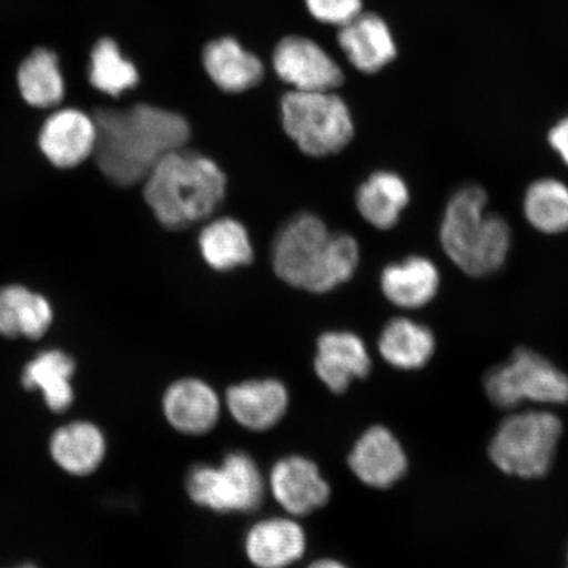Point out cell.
Instances as JSON below:
<instances>
[{"instance_id": "1", "label": "cell", "mask_w": 568, "mask_h": 568, "mask_svg": "<svg viewBox=\"0 0 568 568\" xmlns=\"http://www.w3.org/2000/svg\"><path fill=\"white\" fill-rule=\"evenodd\" d=\"M94 120L98 168L119 186L144 182L162 159L186 146L191 134L180 113L151 104L99 109Z\"/></svg>"}, {"instance_id": "2", "label": "cell", "mask_w": 568, "mask_h": 568, "mask_svg": "<svg viewBox=\"0 0 568 568\" xmlns=\"http://www.w3.org/2000/svg\"><path fill=\"white\" fill-rule=\"evenodd\" d=\"M359 264L357 240L331 233L322 219L303 213L275 239L273 267L283 282L324 294L349 281Z\"/></svg>"}, {"instance_id": "3", "label": "cell", "mask_w": 568, "mask_h": 568, "mask_svg": "<svg viewBox=\"0 0 568 568\" xmlns=\"http://www.w3.org/2000/svg\"><path fill=\"white\" fill-rule=\"evenodd\" d=\"M225 191L226 176L217 163L184 148L162 159L144 181L145 202L169 230L210 217Z\"/></svg>"}, {"instance_id": "4", "label": "cell", "mask_w": 568, "mask_h": 568, "mask_svg": "<svg viewBox=\"0 0 568 568\" xmlns=\"http://www.w3.org/2000/svg\"><path fill=\"white\" fill-rule=\"evenodd\" d=\"M487 202L486 191L475 184L458 190L446 205L439 230L447 257L471 276L496 273L509 253V225L487 212Z\"/></svg>"}, {"instance_id": "5", "label": "cell", "mask_w": 568, "mask_h": 568, "mask_svg": "<svg viewBox=\"0 0 568 568\" xmlns=\"http://www.w3.org/2000/svg\"><path fill=\"white\" fill-rule=\"evenodd\" d=\"M281 116L288 138L311 158L339 153L354 138L352 113L333 91H290Z\"/></svg>"}, {"instance_id": "6", "label": "cell", "mask_w": 568, "mask_h": 568, "mask_svg": "<svg viewBox=\"0 0 568 568\" xmlns=\"http://www.w3.org/2000/svg\"><path fill=\"white\" fill-rule=\"evenodd\" d=\"M562 432V423L550 412L510 415L499 425L489 444V458L508 475L541 478L550 470Z\"/></svg>"}, {"instance_id": "7", "label": "cell", "mask_w": 568, "mask_h": 568, "mask_svg": "<svg viewBox=\"0 0 568 568\" xmlns=\"http://www.w3.org/2000/svg\"><path fill=\"white\" fill-rule=\"evenodd\" d=\"M266 488L257 462L245 452L226 454L219 465H196L186 480L190 499L217 514L252 513L264 500Z\"/></svg>"}, {"instance_id": "8", "label": "cell", "mask_w": 568, "mask_h": 568, "mask_svg": "<svg viewBox=\"0 0 568 568\" xmlns=\"http://www.w3.org/2000/svg\"><path fill=\"white\" fill-rule=\"evenodd\" d=\"M486 394L496 407L513 409L525 402L567 404L568 376L548 358L529 349H518L507 364L486 376Z\"/></svg>"}, {"instance_id": "9", "label": "cell", "mask_w": 568, "mask_h": 568, "mask_svg": "<svg viewBox=\"0 0 568 568\" xmlns=\"http://www.w3.org/2000/svg\"><path fill=\"white\" fill-rule=\"evenodd\" d=\"M276 74L294 91H335L344 82V71L317 42L290 36L275 47Z\"/></svg>"}, {"instance_id": "10", "label": "cell", "mask_w": 568, "mask_h": 568, "mask_svg": "<svg viewBox=\"0 0 568 568\" xmlns=\"http://www.w3.org/2000/svg\"><path fill=\"white\" fill-rule=\"evenodd\" d=\"M267 488L288 516L303 517L323 508L331 486L314 460L287 456L276 460L266 479Z\"/></svg>"}, {"instance_id": "11", "label": "cell", "mask_w": 568, "mask_h": 568, "mask_svg": "<svg viewBox=\"0 0 568 568\" xmlns=\"http://www.w3.org/2000/svg\"><path fill=\"white\" fill-rule=\"evenodd\" d=\"M223 402L210 383L182 378L170 385L162 396V414L174 430L186 436H203L215 429Z\"/></svg>"}, {"instance_id": "12", "label": "cell", "mask_w": 568, "mask_h": 568, "mask_svg": "<svg viewBox=\"0 0 568 568\" xmlns=\"http://www.w3.org/2000/svg\"><path fill=\"white\" fill-rule=\"evenodd\" d=\"M38 141L41 153L53 166L74 169L94 155L95 120L75 109L57 111L42 124Z\"/></svg>"}, {"instance_id": "13", "label": "cell", "mask_w": 568, "mask_h": 568, "mask_svg": "<svg viewBox=\"0 0 568 568\" xmlns=\"http://www.w3.org/2000/svg\"><path fill=\"white\" fill-rule=\"evenodd\" d=\"M352 473L364 485L389 488L407 473L408 459L399 439L385 426H373L355 442L347 458Z\"/></svg>"}, {"instance_id": "14", "label": "cell", "mask_w": 568, "mask_h": 568, "mask_svg": "<svg viewBox=\"0 0 568 568\" xmlns=\"http://www.w3.org/2000/svg\"><path fill=\"white\" fill-rule=\"evenodd\" d=\"M224 406L244 429L267 432L286 416L290 394L278 379H251L226 389Z\"/></svg>"}, {"instance_id": "15", "label": "cell", "mask_w": 568, "mask_h": 568, "mask_svg": "<svg viewBox=\"0 0 568 568\" xmlns=\"http://www.w3.org/2000/svg\"><path fill=\"white\" fill-rule=\"evenodd\" d=\"M244 551L255 568H288L307 551V532L296 517H267L247 530Z\"/></svg>"}, {"instance_id": "16", "label": "cell", "mask_w": 568, "mask_h": 568, "mask_svg": "<svg viewBox=\"0 0 568 568\" xmlns=\"http://www.w3.org/2000/svg\"><path fill=\"white\" fill-rule=\"evenodd\" d=\"M372 371V358L362 338L345 331L326 332L317 339L315 373L332 393L343 394Z\"/></svg>"}, {"instance_id": "17", "label": "cell", "mask_w": 568, "mask_h": 568, "mask_svg": "<svg viewBox=\"0 0 568 568\" xmlns=\"http://www.w3.org/2000/svg\"><path fill=\"white\" fill-rule=\"evenodd\" d=\"M48 453L62 473L84 478L103 465L106 439L97 424L75 420L63 424L52 432L48 442Z\"/></svg>"}, {"instance_id": "18", "label": "cell", "mask_w": 568, "mask_h": 568, "mask_svg": "<svg viewBox=\"0 0 568 568\" xmlns=\"http://www.w3.org/2000/svg\"><path fill=\"white\" fill-rule=\"evenodd\" d=\"M337 39L346 59L365 74L378 73L397 54L393 33L386 21L375 13L361 12L339 27Z\"/></svg>"}, {"instance_id": "19", "label": "cell", "mask_w": 568, "mask_h": 568, "mask_svg": "<svg viewBox=\"0 0 568 568\" xmlns=\"http://www.w3.org/2000/svg\"><path fill=\"white\" fill-rule=\"evenodd\" d=\"M75 361L61 349H47L27 362L20 375L21 387L40 393L52 414H65L75 400Z\"/></svg>"}, {"instance_id": "20", "label": "cell", "mask_w": 568, "mask_h": 568, "mask_svg": "<svg viewBox=\"0 0 568 568\" xmlns=\"http://www.w3.org/2000/svg\"><path fill=\"white\" fill-rule=\"evenodd\" d=\"M54 312L44 295L9 284L0 287V336L39 341L52 328Z\"/></svg>"}, {"instance_id": "21", "label": "cell", "mask_w": 568, "mask_h": 568, "mask_svg": "<svg viewBox=\"0 0 568 568\" xmlns=\"http://www.w3.org/2000/svg\"><path fill=\"white\" fill-rule=\"evenodd\" d=\"M439 272L435 262L414 255L383 270L381 288L389 303L403 310H418L438 293Z\"/></svg>"}, {"instance_id": "22", "label": "cell", "mask_w": 568, "mask_h": 568, "mask_svg": "<svg viewBox=\"0 0 568 568\" xmlns=\"http://www.w3.org/2000/svg\"><path fill=\"white\" fill-rule=\"evenodd\" d=\"M203 65L212 82L232 94L257 87L265 75L258 57L232 38L211 41L203 52Z\"/></svg>"}, {"instance_id": "23", "label": "cell", "mask_w": 568, "mask_h": 568, "mask_svg": "<svg viewBox=\"0 0 568 568\" xmlns=\"http://www.w3.org/2000/svg\"><path fill=\"white\" fill-rule=\"evenodd\" d=\"M358 212L374 229L388 231L399 223L409 203V189L400 175L376 172L361 184L357 191Z\"/></svg>"}, {"instance_id": "24", "label": "cell", "mask_w": 568, "mask_h": 568, "mask_svg": "<svg viewBox=\"0 0 568 568\" xmlns=\"http://www.w3.org/2000/svg\"><path fill=\"white\" fill-rule=\"evenodd\" d=\"M378 347L388 365L399 371H417L435 354L436 338L428 326L396 317L382 331Z\"/></svg>"}, {"instance_id": "25", "label": "cell", "mask_w": 568, "mask_h": 568, "mask_svg": "<svg viewBox=\"0 0 568 568\" xmlns=\"http://www.w3.org/2000/svg\"><path fill=\"white\" fill-rule=\"evenodd\" d=\"M202 257L217 272L251 264L253 246L243 224L232 217L213 220L199 236Z\"/></svg>"}, {"instance_id": "26", "label": "cell", "mask_w": 568, "mask_h": 568, "mask_svg": "<svg viewBox=\"0 0 568 568\" xmlns=\"http://www.w3.org/2000/svg\"><path fill=\"white\" fill-rule=\"evenodd\" d=\"M18 87L24 101L36 109H52L65 97L59 59L49 49H36L21 62Z\"/></svg>"}, {"instance_id": "27", "label": "cell", "mask_w": 568, "mask_h": 568, "mask_svg": "<svg viewBox=\"0 0 568 568\" xmlns=\"http://www.w3.org/2000/svg\"><path fill=\"white\" fill-rule=\"evenodd\" d=\"M524 213L538 232L559 234L568 231V187L554 178L531 183L524 197Z\"/></svg>"}, {"instance_id": "28", "label": "cell", "mask_w": 568, "mask_h": 568, "mask_svg": "<svg viewBox=\"0 0 568 568\" xmlns=\"http://www.w3.org/2000/svg\"><path fill=\"white\" fill-rule=\"evenodd\" d=\"M89 80L92 88L103 94L119 98L138 87L140 75L133 62L125 59L120 51L116 42L104 38L92 49Z\"/></svg>"}, {"instance_id": "29", "label": "cell", "mask_w": 568, "mask_h": 568, "mask_svg": "<svg viewBox=\"0 0 568 568\" xmlns=\"http://www.w3.org/2000/svg\"><path fill=\"white\" fill-rule=\"evenodd\" d=\"M312 17L322 23L343 27L362 12V0H305Z\"/></svg>"}, {"instance_id": "30", "label": "cell", "mask_w": 568, "mask_h": 568, "mask_svg": "<svg viewBox=\"0 0 568 568\" xmlns=\"http://www.w3.org/2000/svg\"><path fill=\"white\" fill-rule=\"evenodd\" d=\"M549 144L568 166V116L559 120L549 132Z\"/></svg>"}, {"instance_id": "31", "label": "cell", "mask_w": 568, "mask_h": 568, "mask_svg": "<svg viewBox=\"0 0 568 568\" xmlns=\"http://www.w3.org/2000/svg\"><path fill=\"white\" fill-rule=\"evenodd\" d=\"M307 568H349L337 559L323 558L312 562Z\"/></svg>"}, {"instance_id": "32", "label": "cell", "mask_w": 568, "mask_h": 568, "mask_svg": "<svg viewBox=\"0 0 568 568\" xmlns=\"http://www.w3.org/2000/svg\"><path fill=\"white\" fill-rule=\"evenodd\" d=\"M2 568H40V567L33 562H23V564H18L16 566L2 567Z\"/></svg>"}]
</instances>
